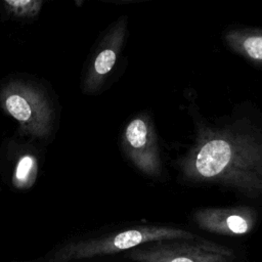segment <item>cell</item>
<instances>
[{"mask_svg":"<svg viewBox=\"0 0 262 262\" xmlns=\"http://www.w3.org/2000/svg\"><path fill=\"white\" fill-rule=\"evenodd\" d=\"M194 234L173 227L141 226L125 229L98 238L70 243L59 248L50 259V262H71L96 256L112 255L122 251L136 249L146 244L175 241L193 239Z\"/></svg>","mask_w":262,"mask_h":262,"instance_id":"6da1fadb","label":"cell"},{"mask_svg":"<svg viewBox=\"0 0 262 262\" xmlns=\"http://www.w3.org/2000/svg\"><path fill=\"white\" fill-rule=\"evenodd\" d=\"M0 100L3 108L23 130L35 136H45L51 130L52 108L42 92L30 84L11 83L7 85Z\"/></svg>","mask_w":262,"mask_h":262,"instance_id":"7a4b0ae2","label":"cell"},{"mask_svg":"<svg viewBox=\"0 0 262 262\" xmlns=\"http://www.w3.org/2000/svg\"><path fill=\"white\" fill-rule=\"evenodd\" d=\"M128 257L134 262H231L230 249L211 242H157L133 249Z\"/></svg>","mask_w":262,"mask_h":262,"instance_id":"3957f363","label":"cell"},{"mask_svg":"<svg viewBox=\"0 0 262 262\" xmlns=\"http://www.w3.org/2000/svg\"><path fill=\"white\" fill-rule=\"evenodd\" d=\"M199 225L211 232L225 235H244L254 226V219L247 211H203L196 215Z\"/></svg>","mask_w":262,"mask_h":262,"instance_id":"277c9868","label":"cell"},{"mask_svg":"<svg viewBox=\"0 0 262 262\" xmlns=\"http://www.w3.org/2000/svg\"><path fill=\"white\" fill-rule=\"evenodd\" d=\"M36 174V159L32 155H24L16 164L13 174V183L18 188H26L34 182Z\"/></svg>","mask_w":262,"mask_h":262,"instance_id":"5b68a950","label":"cell"},{"mask_svg":"<svg viewBox=\"0 0 262 262\" xmlns=\"http://www.w3.org/2000/svg\"><path fill=\"white\" fill-rule=\"evenodd\" d=\"M3 4L16 17H33L39 13L42 7V1L36 0H6Z\"/></svg>","mask_w":262,"mask_h":262,"instance_id":"8992f818","label":"cell"},{"mask_svg":"<svg viewBox=\"0 0 262 262\" xmlns=\"http://www.w3.org/2000/svg\"><path fill=\"white\" fill-rule=\"evenodd\" d=\"M126 139L130 145L139 148L142 147L147 138V128L141 119L133 120L126 129Z\"/></svg>","mask_w":262,"mask_h":262,"instance_id":"52a82bcc","label":"cell"},{"mask_svg":"<svg viewBox=\"0 0 262 262\" xmlns=\"http://www.w3.org/2000/svg\"><path fill=\"white\" fill-rule=\"evenodd\" d=\"M116 62V52L112 48L101 50L94 60V71L97 75L103 76L107 74Z\"/></svg>","mask_w":262,"mask_h":262,"instance_id":"ba28073f","label":"cell"},{"mask_svg":"<svg viewBox=\"0 0 262 262\" xmlns=\"http://www.w3.org/2000/svg\"><path fill=\"white\" fill-rule=\"evenodd\" d=\"M244 49L254 59H262V36H252L244 41Z\"/></svg>","mask_w":262,"mask_h":262,"instance_id":"9c48e42d","label":"cell"}]
</instances>
